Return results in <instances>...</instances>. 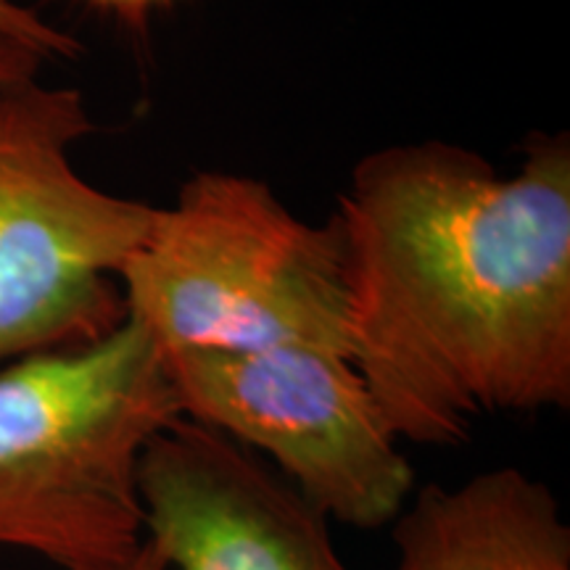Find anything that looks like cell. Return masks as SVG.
Returning a JSON list of instances; mask_svg holds the SVG:
<instances>
[{
    "instance_id": "cell-10",
    "label": "cell",
    "mask_w": 570,
    "mask_h": 570,
    "mask_svg": "<svg viewBox=\"0 0 570 570\" xmlns=\"http://www.w3.org/2000/svg\"><path fill=\"white\" fill-rule=\"evenodd\" d=\"M90 9L109 13L114 19H122L127 24H140L146 21L156 9L175 3V0H82Z\"/></svg>"
},
{
    "instance_id": "cell-8",
    "label": "cell",
    "mask_w": 570,
    "mask_h": 570,
    "mask_svg": "<svg viewBox=\"0 0 570 570\" xmlns=\"http://www.w3.org/2000/svg\"><path fill=\"white\" fill-rule=\"evenodd\" d=\"M0 32L30 42L48 59H77L80 56V42L69 32L53 27L51 21L38 17L32 9L21 6L19 0H0Z\"/></svg>"
},
{
    "instance_id": "cell-5",
    "label": "cell",
    "mask_w": 570,
    "mask_h": 570,
    "mask_svg": "<svg viewBox=\"0 0 570 570\" xmlns=\"http://www.w3.org/2000/svg\"><path fill=\"white\" fill-rule=\"evenodd\" d=\"M180 415L252 449L323 515L391 525L415 468L344 354L312 346L164 354Z\"/></svg>"
},
{
    "instance_id": "cell-6",
    "label": "cell",
    "mask_w": 570,
    "mask_h": 570,
    "mask_svg": "<svg viewBox=\"0 0 570 570\" xmlns=\"http://www.w3.org/2000/svg\"><path fill=\"white\" fill-rule=\"evenodd\" d=\"M138 497L164 570H352L309 499L252 449L185 415L148 441Z\"/></svg>"
},
{
    "instance_id": "cell-7",
    "label": "cell",
    "mask_w": 570,
    "mask_h": 570,
    "mask_svg": "<svg viewBox=\"0 0 570 570\" xmlns=\"http://www.w3.org/2000/svg\"><path fill=\"white\" fill-rule=\"evenodd\" d=\"M391 539L396 570H570L558 497L515 465L415 489Z\"/></svg>"
},
{
    "instance_id": "cell-11",
    "label": "cell",
    "mask_w": 570,
    "mask_h": 570,
    "mask_svg": "<svg viewBox=\"0 0 570 570\" xmlns=\"http://www.w3.org/2000/svg\"><path fill=\"white\" fill-rule=\"evenodd\" d=\"M127 570H164V562L159 554L151 550V544H148V541H142L140 554L135 558V562Z\"/></svg>"
},
{
    "instance_id": "cell-2",
    "label": "cell",
    "mask_w": 570,
    "mask_h": 570,
    "mask_svg": "<svg viewBox=\"0 0 570 570\" xmlns=\"http://www.w3.org/2000/svg\"><path fill=\"white\" fill-rule=\"evenodd\" d=\"M180 417L135 320L96 344L0 367V550L61 570H127L142 550L138 465Z\"/></svg>"
},
{
    "instance_id": "cell-9",
    "label": "cell",
    "mask_w": 570,
    "mask_h": 570,
    "mask_svg": "<svg viewBox=\"0 0 570 570\" xmlns=\"http://www.w3.org/2000/svg\"><path fill=\"white\" fill-rule=\"evenodd\" d=\"M48 61L51 59L35 46H30V42H21L11 38V35L0 32V85L40 77V71Z\"/></svg>"
},
{
    "instance_id": "cell-3",
    "label": "cell",
    "mask_w": 570,
    "mask_h": 570,
    "mask_svg": "<svg viewBox=\"0 0 570 570\" xmlns=\"http://www.w3.org/2000/svg\"><path fill=\"white\" fill-rule=\"evenodd\" d=\"M119 291L161 354L312 346L352 360L336 219L306 223L256 177L190 175L156 209Z\"/></svg>"
},
{
    "instance_id": "cell-4",
    "label": "cell",
    "mask_w": 570,
    "mask_h": 570,
    "mask_svg": "<svg viewBox=\"0 0 570 570\" xmlns=\"http://www.w3.org/2000/svg\"><path fill=\"white\" fill-rule=\"evenodd\" d=\"M96 122L69 85H0V367L96 344L125 323L119 273L159 206L77 173Z\"/></svg>"
},
{
    "instance_id": "cell-1",
    "label": "cell",
    "mask_w": 570,
    "mask_h": 570,
    "mask_svg": "<svg viewBox=\"0 0 570 570\" xmlns=\"http://www.w3.org/2000/svg\"><path fill=\"white\" fill-rule=\"evenodd\" d=\"M336 219L352 362L402 444L458 446L499 412L570 407V138L504 175L449 140L354 164Z\"/></svg>"
}]
</instances>
